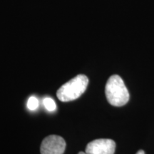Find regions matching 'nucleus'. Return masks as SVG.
I'll return each instance as SVG.
<instances>
[{
  "mask_svg": "<svg viewBox=\"0 0 154 154\" xmlns=\"http://www.w3.org/2000/svg\"><path fill=\"white\" fill-rule=\"evenodd\" d=\"M105 94L107 101L113 106H123L129 101V92L119 75H112L108 79Z\"/></svg>",
  "mask_w": 154,
  "mask_h": 154,
  "instance_id": "nucleus-1",
  "label": "nucleus"
},
{
  "mask_svg": "<svg viewBox=\"0 0 154 154\" xmlns=\"http://www.w3.org/2000/svg\"><path fill=\"white\" fill-rule=\"evenodd\" d=\"M88 84L87 76L84 74L77 75L59 88L57 93L58 99L63 102L74 101L84 93Z\"/></svg>",
  "mask_w": 154,
  "mask_h": 154,
  "instance_id": "nucleus-2",
  "label": "nucleus"
},
{
  "mask_svg": "<svg viewBox=\"0 0 154 154\" xmlns=\"http://www.w3.org/2000/svg\"><path fill=\"white\" fill-rule=\"evenodd\" d=\"M66 149V142L62 137L51 135L42 141L40 151L41 154H63Z\"/></svg>",
  "mask_w": 154,
  "mask_h": 154,
  "instance_id": "nucleus-3",
  "label": "nucleus"
},
{
  "mask_svg": "<svg viewBox=\"0 0 154 154\" xmlns=\"http://www.w3.org/2000/svg\"><path fill=\"white\" fill-rule=\"evenodd\" d=\"M116 143L111 139L100 138L87 144L85 152L88 154H114Z\"/></svg>",
  "mask_w": 154,
  "mask_h": 154,
  "instance_id": "nucleus-4",
  "label": "nucleus"
},
{
  "mask_svg": "<svg viewBox=\"0 0 154 154\" xmlns=\"http://www.w3.org/2000/svg\"><path fill=\"white\" fill-rule=\"evenodd\" d=\"M43 104L46 109L49 111H53L57 109V105H56L55 101L51 99V98L47 97L43 100Z\"/></svg>",
  "mask_w": 154,
  "mask_h": 154,
  "instance_id": "nucleus-5",
  "label": "nucleus"
},
{
  "mask_svg": "<svg viewBox=\"0 0 154 154\" xmlns=\"http://www.w3.org/2000/svg\"><path fill=\"white\" fill-rule=\"evenodd\" d=\"M39 106L38 100L36 99L35 96H31L27 101V108L30 111H34Z\"/></svg>",
  "mask_w": 154,
  "mask_h": 154,
  "instance_id": "nucleus-6",
  "label": "nucleus"
},
{
  "mask_svg": "<svg viewBox=\"0 0 154 154\" xmlns=\"http://www.w3.org/2000/svg\"><path fill=\"white\" fill-rule=\"evenodd\" d=\"M136 154H145V153H144V151H143V150H140V151H138L137 152V153Z\"/></svg>",
  "mask_w": 154,
  "mask_h": 154,
  "instance_id": "nucleus-7",
  "label": "nucleus"
},
{
  "mask_svg": "<svg viewBox=\"0 0 154 154\" xmlns=\"http://www.w3.org/2000/svg\"><path fill=\"white\" fill-rule=\"evenodd\" d=\"M78 154H88L87 153H86V152H83V151H81Z\"/></svg>",
  "mask_w": 154,
  "mask_h": 154,
  "instance_id": "nucleus-8",
  "label": "nucleus"
}]
</instances>
